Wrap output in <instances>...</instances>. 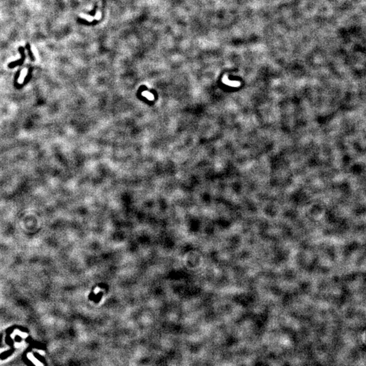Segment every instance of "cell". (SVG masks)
Returning <instances> with one entry per match:
<instances>
[{
	"mask_svg": "<svg viewBox=\"0 0 366 366\" xmlns=\"http://www.w3.org/2000/svg\"><path fill=\"white\" fill-rule=\"evenodd\" d=\"M142 95L145 96L146 98H147V99L150 100H153L154 99L153 95L152 94H150L148 92H144L143 93H142Z\"/></svg>",
	"mask_w": 366,
	"mask_h": 366,
	"instance_id": "6da1fadb",
	"label": "cell"
},
{
	"mask_svg": "<svg viewBox=\"0 0 366 366\" xmlns=\"http://www.w3.org/2000/svg\"><path fill=\"white\" fill-rule=\"evenodd\" d=\"M27 50H28V54H29L30 58H31V60H34V57H33V56L32 52H31V50H30L31 48L29 47V46H28V45H27Z\"/></svg>",
	"mask_w": 366,
	"mask_h": 366,
	"instance_id": "7a4b0ae2",
	"label": "cell"
}]
</instances>
